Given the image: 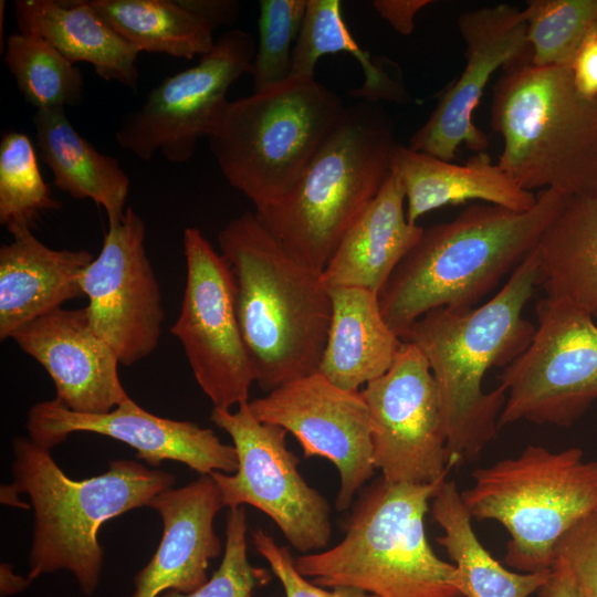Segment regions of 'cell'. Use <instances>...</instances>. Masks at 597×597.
I'll return each instance as SVG.
<instances>
[{
	"mask_svg": "<svg viewBox=\"0 0 597 597\" xmlns=\"http://www.w3.org/2000/svg\"><path fill=\"white\" fill-rule=\"evenodd\" d=\"M540 283L535 250L481 306L432 310L401 335L418 347L434 377L452 467L472 461L496 437L505 392H485L489 369L506 367L530 345L535 326L523 310Z\"/></svg>",
	"mask_w": 597,
	"mask_h": 597,
	"instance_id": "1",
	"label": "cell"
},
{
	"mask_svg": "<svg viewBox=\"0 0 597 597\" xmlns=\"http://www.w3.org/2000/svg\"><path fill=\"white\" fill-rule=\"evenodd\" d=\"M565 193L545 189L526 211L483 203L423 229L378 294L387 324L401 338L436 308H473L536 248Z\"/></svg>",
	"mask_w": 597,
	"mask_h": 597,
	"instance_id": "2",
	"label": "cell"
},
{
	"mask_svg": "<svg viewBox=\"0 0 597 597\" xmlns=\"http://www.w3.org/2000/svg\"><path fill=\"white\" fill-rule=\"evenodd\" d=\"M255 383L269 392L318 371L332 302L322 273L297 261L253 212L218 233Z\"/></svg>",
	"mask_w": 597,
	"mask_h": 597,
	"instance_id": "3",
	"label": "cell"
},
{
	"mask_svg": "<svg viewBox=\"0 0 597 597\" xmlns=\"http://www.w3.org/2000/svg\"><path fill=\"white\" fill-rule=\"evenodd\" d=\"M13 483L9 494L25 493L34 511L28 580L66 569L82 593L92 595L101 578L104 552L97 540L108 520L142 506L172 488L175 476L134 460H112L105 473L72 480L50 451L30 438L13 441Z\"/></svg>",
	"mask_w": 597,
	"mask_h": 597,
	"instance_id": "4",
	"label": "cell"
},
{
	"mask_svg": "<svg viewBox=\"0 0 597 597\" xmlns=\"http://www.w3.org/2000/svg\"><path fill=\"white\" fill-rule=\"evenodd\" d=\"M444 480L392 483L379 478L353 505L344 538L294 558L296 569L321 587L376 597H462L454 564L434 553L425 528Z\"/></svg>",
	"mask_w": 597,
	"mask_h": 597,
	"instance_id": "5",
	"label": "cell"
},
{
	"mask_svg": "<svg viewBox=\"0 0 597 597\" xmlns=\"http://www.w3.org/2000/svg\"><path fill=\"white\" fill-rule=\"evenodd\" d=\"M491 126L503 138L498 165L523 189L597 193V96L572 69L519 62L492 87Z\"/></svg>",
	"mask_w": 597,
	"mask_h": 597,
	"instance_id": "6",
	"label": "cell"
},
{
	"mask_svg": "<svg viewBox=\"0 0 597 597\" xmlns=\"http://www.w3.org/2000/svg\"><path fill=\"white\" fill-rule=\"evenodd\" d=\"M395 145L381 104L358 100L345 106L291 196L254 213L297 261L322 273L379 192Z\"/></svg>",
	"mask_w": 597,
	"mask_h": 597,
	"instance_id": "7",
	"label": "cell"
},
{
	"mask_svg": "<svg viewBox=\"0 0 597 597\" xmlns=\"http://www.w3.org/2000/svg\"><path fill=\"white\" fill-rule=\"evenodd\" d=\"M344 109L315 77H290L228 101L206 137L224 178L259 213L291 196Z\"/></svg>",
	"mask_w": 597,
	"mask_h": 597,
	"instance_id": "8",
	"label": "cell"
},
{
	"mask_svg": "<svg viewBox=\"0 0 597 597\" xmlns=\"http://www.w3.org/2000/svg\"><path fill=\"white\" fill-rule=\"evenodd\" d=\"M461 492L472 519L496 521L510 535L505 564L521 573L549 570L555 545L597 512V461L572 447L530 444L519 455L479 468Z\"/></svg>",
	"mask_w": 597,
	"mask_h": 597,
	"instance_id": "9",
	"label": "cell"
},
{
	"mask_svg": "<svg viewBox=\"0 0 597 597\" xmlns=\"http://www.w3.org/2000/svg\"><path fill=\"white\" fill-rule=\"evenodd\" d=\"M527 348L499 376V428L521 420L569 427L597 400V324L585 311L544 297Z\"/></svg>",
	"mask_w": 597,
	"mask_h": 597,
	"instance_id": "10",
	"label": "cell"
},
{
	"mask_svg": "<svg viewBox=\"0 0 597 597\" xmlns=\"http://www.w3.org/2000/svg\"><path fill=\"white\" fill-rule=\"evenodd\" d=\"M210 419L231 437L238 458L233 474L211 473L223 506L260 510L302 553L325 549L332 535L331 507L300 473L286 430L259 421L249 401L235 411L213 408Z\"/></svg>",
	"mask_w": 597,
	"mask_h": 597,
	"instance_id": "11",
	"label": "cell"
},
{
	"mask_svg": "<svg viewBox=\"0 0 597 597\" xmlns=\"http://www.w3.org/2000/svg\"><path fill=\"white\" fill-rule=\"evenodd\" d=\"M182 247L186 286L170 332L213 408L231 410L249 401L255 381L238 322L232 271L197 228L184 230Z\"/></svg>",
	"mask_w": 597,
	"mask_h": 597,
	"instance_id": "12",
	"label": "cell"
},
{
	"mask_svg": "<svg viewBox=\"0 0 597 597\" xmlns=\"http://www.w3.org/2000/svg\"><path fill=\"white\" fill-rule=\"evenodd\" d=\"M255 50L248 31L224 32L196 65L165 77L142 106L122 117L115 133L119 147L146 161L157 151L170 163L188 161L228 102L231 85L250 72Z\"/></svg>",
	"mask_w": 597,
	"mask_h": 597,
	"instance_id": "13",
	"label": "cell"
},
{
	"mask_svg": "<svg viewBox=\"0 0 597 597\" xmlns=\"http://www.w3.org/2000/svg\"><path fill=\"white\" fill-rule=\"evenodd\" d=\"M370 417L373 460L392 483H433L452 464L429 363L404 342L391 367L360 390Z\"/></svg>",
	"mask_w": 597,
	"mask_h": 597,
	"instance_id": "14",
	"label": "cell"
},
{
	"mask_svg": "<svg viewBox=\"0 0 597 597\" xmlns=\"http://www.w3.org/2000/svg\"><path fill=\"white\" fill-rule=\"evenodd\" d=\"M249 407L259 421L293 434L305 458L331 461L339 474L336 510L353 505L376 470L369 410L360 390L343 389L317 371L249 401Z\"/></svg>",
	"mask_w": 597,
	"mask_h": 597,
	"instance_id": "15",
	"label": "cell"
},
{
	"mask_svg": "<svg viewBox=\"0 0 597 597\" xmlns=\"http://www.w3.org/2000/svg\"><path fill=\"white\" fill-rule=\"evenodd\" d=\"M145 238L144 220L126 208L123 219L109 226L101 252L81 277L91 326L125 366L156 349L165 317Z\"/></svg>",
	"mask_w": 597,
	"mask_h": 597,
	"instance_id": "16",
	"label": "cell"
},
{
	"mask_svg": "<svg viewBox=\"0 0 597 597\" xmlns=\"http://www.w3.org/2000/svg\"><path fill=\"white\" fill-rule=\"evenodd\" d=\"M464 42L465 65L449 85L426 123L410 137L408 147L451 161L464 144L485 151V134L472 121L491 76L499 69L531 61L522 10L502 3L463 12L457 21Z\"/></svg>",
	"mask_w": 597,
	"mask_h": 597,
	"instance_id": "17",
	"label": "cell"
},
{
	"mask_svg": "<svg viewBox=\"0 0 597 597\" xmlns=\"http://www.w3.org/2000/svg\"><path fill=\"white\" fill-rule=\"evenodd\" d=\"M29 438L50 450L73 432L103 434L127 443L150 467L178 461L200 474L234 473L238 458L213 430L191 421L158 417L127 398L106 413H81L55 398L35 404L28 413Z\"/></svg>",
	"mask_w": 597,
	"mask_h": 597,
	"instance_id": "18",
	"label": "cell"
},
{
	"mask_svg": "<svg viewBox=\"0 0 597 597\" xmlns=\"http://www.w3.org/2000/svg\"><path fill=\"white\" fill-rule=\"evenodd\" d=\"M52 378L63 406L81 413H106L129 396L118 375L119 360L91 326L85 307L56 308L11 336Z\"/></svg>",
	"mask_w": 597,
	"mask_h": 597,
	"instance_id": "19",
	"label": "cell"
},
{
	"mask_svg": "<svg viewBox=\"0 0 597 597\" xmlns=\"http://www.w3.org/2000/svg\"><path fill=\"white\" fill-rule=\"evenodd\" d=\"M148 506L159 513L163 535L149 563L135 576L132 597L195 591L207 583L209 563L222 551L213 521L223 504L213 478L200 474L185 486L167 489Z\"/></svg>",
	"mask_w": 597,
	"mask_h": 597,
	"instance_id": "20",
	"label": "cell"
},
{
	"mask_svg": "<svg viewBox=\"0 0 597 597\" xmlns=\"http://www.w3.org/2000/svg\"><path fill=\"white\" fill-rule=\"evenodd\" d=\"M0 248V339L83 294L81 277L94 260L86 250H55L25 226L9 228Z\"/></svg>",
	"mask_w": 597,
	"mask_h": 597,
	"instance_id": "21",
	"label": "cell"
},
{
	"mask_svg": "<svg viewBox=\"0 0 597 597\" xmlns=\"http://www.w3.org/2000/svg\"><path fill=\"white\" fill-rule=\"evenodd\" d=\"M389 170L404 189L410 223L429 211L470 200L513 211L530 210L537 201V196L521 188L485 151L457 165L396 144Z\"/></svg>",
	"mask_w": 597,
	"mask_h": 597,
	"instance_id": "22",
	"label": "cell"
},
{
	"mask_svg": "<svg viewBox=\"0 0 597 597\" xmlns=\"http://www.w3.org/2000/svg\"><path fill=\"white\" fill-rule=\"evenodd\" d=\"M405 202L399 180L389 172L322 272L327 287L350 286L380 293L425 229L408 221Z\"/></svg>",
	"mask_w": 597,
	"mask_h": 597,
	"instance_id": "23",
	"label": "cell"
},
{
	"mask_svg": "<svg viewBox=\"0 0 597 597\" xmlns=\"http://www.w3.org/2000/svg\"><path fill=\"white\" fill-rule=\"evenodd\" d=\"M332 315L318 373L334 385L359 390L394 364L404 341L387 324L378 294L328 287Z\"/></svg>",
	"mask_w": 597,
	"mask_h": 597,
	"instance_id": "24",
	"label": "cell"
},
{
	"mask_svg": "<svg viewBox=\"0 0 597 597\" xmlns=\"http://www.w3.org/2000/svg\"><path fill=\"white\" fill-rule=\"evenodd\" d=\"M19 32L34 33L70 62H86L106 81L136 91L140 53L108 27L87 1L15 0Z\"/></svg>",
	"mask_w": 597,
	"mask_h": 597,
	"instance_id": "25",
	"label": "cell"
},
{
	"mask_svg": "<svg viewBox=\"0 0 597 597\" xmlns=\"http://www.w3.org/2000/svg\"><path fill=\"white\" fill-rule=\"evenodd\" d=\"M32 122L39 157L51 169L54 185L75 199L93 200L104 208L109 226L118 223L130 185L118 160L100 153L81 136L65 107L36 109Z\"/></svg>",
	"mask_w": 597,
	"mask_h": 597,
	"instance_id": "26",
	"label": "cell"
},
{
	"mask_svg": "<svg viewBox=\"0 0 597 597\" xmlns=\"http://www.w3.org/2000/svg\"><path fill=\"white\" fill-rule=\"evenodd\" d=\"M535 253L547 297L597 321V193L567 195Z\"/></svg>",
	"mask_w": 597,
	"mask_h": 597,
	"instance_id": "27",
	"label": "cell"
},
{
	"mask_svg": "<svg viewBox=\"0 0 597 597\" xmlns=\"http://www.w3.org/2000/svg\"><path fill=\"white\" fill-rule=\"evenodd\" d=\"M430 512L443 531L437 542L458 570L462 597H528L546 582L551 569L510 570L483 546L454 481L442 482L431 500Z\"/></svg>",
	"mask_w": 597,
	"mask_h": 597,
	"instance_id": "28",
	"label": "cell"
},
{
	"mask_svg": "<svg viewBox=\"0 0 597 597\" xmlns=\"http://www.w3.org/2000/svg\"><path fill=\"white\" fill-rule=\"evenodd\" d=\"M93 11L139 52L191 60L209 53L212 27L187 0H91Z\"/></svg>",
	"mask_w": 597,
	"mask_h": 597,
	"instance_id": "29",
	"label": "cell"
},
{
	"mask_svg": "<svg viewBox=\"0 0 597 597\" xmlns=\"http://www.w3.org/2000/svg\"><path fill=\"white\" fill-rule=\"evenodd\" d=\"M345 52L360 63L364 83L349 94L357 100L380 103H405L408 93L401 80L387 70L388 60H378L363 50L347 28L339 0H307L296 39L290 77H315L317 61L326 54Z\"/></svg>",
	"mask_w": 597,
	"mask_h": 597,
	"instance_id": "30",
	"label": "cell"
},
{
	"mask_svg": "<svg viewBox=\"0 0 597 597\" xmlns=\"http://www.w3.org/2000/svg\"><path fill=\"white\" fill-rule=\"evenodd\" d=\"M4 63L25 101L38 109L74 106L83 98L81 69L38 34H11Z\"/></svg>",
	"mask_w": 597,
	"mask_h": 597,
	"instance_id": "31",
	"label": "cell"
},
{
	"mask_svg": "<svg viewBox=\"0 0 597 597\" xmlns=\"http://www.w3.org/2000/svg\"><path fill=\"white\" fill-rule=\"evenodd\" d=\"M522 14L531 63L572 69L586 38L597 28V0H530Z\"/></svg>",
	"mask_w": 597,
	"mask_h": 597,
	"instance_id": "32",
	"label": "cell"
},
{
	"mask_svg": "<svg viewBox=\"0 0 597 597\" xmlns=\"http://www.w3.org/2000/svg\"><path fill=\"white\" fill-rule=\"evenodd\" d=\"M61 206L41 175L30 138L19 132L6 133L0 143L1 224L7 229L15 226L31 229L44 211Z\"/></svg>",
	"mask_w": 597,
	"mask_h": 597,
	"instance_id": "33",
	"label": "cell"
},
{
	"mask_svg": "<svg viewBox=\"0 0 597 597\" xmlns=\"http://www.w3.org/2000/svg\"><path fill=\"white\" fill-rule=\"evenodd\" d=\"M307 0H261L259 2V42L250 74L253 93L287 81L292 53L298 36Z\"/></svg>",
	"mask_w": 597,
	"mask_h": 597,
	"instance_id": "34",
	"label": "cell"
},
{
	"mask_svg": "<svg viewBox=\"0 0 597 597\" xmlns=\"http://www.w3.org/2000/svg\"><path fill=\"white\" fill-rule=\"evenodd\" d=\"M248 521L243 506L230 509L227 517L226 547L219 568L192 593L169 590L159 597H252L254 589L271 579L265 568L248 558Z\"/></svg>",
	"mask_w": 597,
	"mask_h": 597,
	"instance_id": "35",
	"label": "cell"
},
{
	"mask_svg": "<svg viewBox=\"0 0 597 597\" xmlns=\"http://www.w3.org/2000/svg\"><path fill=\"white\" fill-rule=\"evenodd\" d=\"M258 553L268 562L271 572L280 580L285 597H376L358 589L325 588L303 576L295 567L286 546H281L269 533L256 528L252 533Z\"/></svg>",
	"mask_w": 597,
	"mask_h": 597,
	"instance_id": "36",
	"label": "cell"
},
{
	"mask_svg": "<svg viewBox=\"0 0 597 597\" xmlns=\"http://www.w3.org/2000/svg\"><path fill=\"white\" fill-rule=\"evenodd\" d=\"M582 597H597V512L574 525L555 545Z\"/></svg>",
	"mask_w": 597,
	"mask_h": 597,
	"instance_id": "37",
	"label": "cell"
},
{
	"mask_svg": "<svg viewBox=\"0 0 597 597\" xmlns=\"http://www.w3.org/2000/svg\"><path fill=\"white\" fill-rule=\"evenodd\" d=\"M431 2V0H374L371 6L396 32L409 35L415 30L417 13Z\"/></svg>",
	"mask_w": 597,
	"mask_h": 597,
	"instance_id": "38",
	"label": "cell"
},
{
	"mask_svg": "<svg viewBox=\"0 0 597 597\" xmlns=\"http://www.w3.org/2000/svg\"><path fill=\"white\" fill-rule=\"evenodd\" d=\"M577 88L586 96H597V28L583 43L572 66Z\"/></svg>",
	"mask_w": 597,
	"mask_h": 597,
	"instance_id": "39",
	"label": "cell"
},
{
	"mask_svg": "<svg viewBox=\"0 0 597 597\" xmlns=\"http://www.w3.org/2000/svg\"><path fill=\"white\" fill-rule=\"evenodd\" d=\"M214 30L221 25H231L235 22L240 4L233 0H187Z\"/></svg>",
	"mask_w": 597,
	"mask_h": 597,
	"instance_id": "40",
	"label": "cell"
},
{
	"mask_svg": "<svg viewBox=\"0 0 597 597\" xmlns=\"http://www.w3.org/2000/svg\"><path fill=\"white\" fill-rule=\"evenodd\" d=\"M538 597H582L566 564L555 558L549 575L537 590Z\"/></svg>",
	"mask_w": 597,
	"mask_h": 597,
	"instance_id": "41",
	"label": "cell"
},
{
	"mask_svg": "<svg viewBox=\"0 0 597 597\" xmlns=\"http://www.w3.org/2000/svg\"><path fill=\"white\" fill-rule=\"evenodd\" d=\"M30 582L15 575L8 564L1 565V594L2 596L22 591Z\"/></svg>",
	"mask_w": 597,
	"mask_h": 597,
	"instance_id": "42",
	"label": "cell"
}]
</instances>
